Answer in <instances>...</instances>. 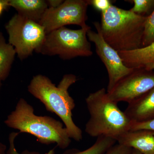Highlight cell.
<instances>
[{
	"instance_id": "23",
	"label": "cell",
	"mask_w": 154,
	"mask_h": 154,
	"mask_svg": "<svg viewBox=\"0 0 154 154\" xmlns=\"http://www.w3.org/2000/svg\"><path fill=\"white\" fill-rule=\"evenodd\" d=\"M9 5V0H0V16Z\"/></svg>"
},
{
	"instance_id": "26",
	"label": "cell",
	"mask_w": 154,
	"mask_h": 154,
	"mask_svg": "<svg viewBox=\"0 0 154 154\" xmlns=\"http://www.w3.org/2000/svg\"><path fill=\"white\" fill-rule=\"evenodd\" d=\"M131 154H142L140 152H139L138 151L136 150L135 149H133L132 151L131 152Z\"/></svg>"
},
{
	"instance_id": "22",
	"label": "cell",
	"mask_w": 154,
	"mask_h": 154,
	"mask_svg": "<svg viewBox=\"0 0 154 154\" xmlns=\"http://www.w3.org/2000/svg\"><path fill=\"white\" fill-rule=\"evenodd\" d=\"M63 1L62 0H48L47 2L48 8H56L61 5Z\"/></svg>"
},
{
	"instance_id": "12",
	"label": "cell",
	"mask_w": 154,
	"mask_h": 154,
	"mask_svg": "<svg viewBox=\"0 0 154 154\" xmlns=\"http://www.w3.org/2000/svg\"><path fill=\"white\" fill-rule=\"evenodd\" d=\"M117 52L127 67L145 69L154 61V42L138 49Z\"/></svg>"
},
{
	"instance_id": "25",
	"label": "cell",
	"mask_w": 154,
	"mask_h": 154,
	"mask_svg": "<svg viewBox=\"0 0 154 154\" xmlns=\"http://www.w3.org/2000/svg\"><path fill=\"white\" fill-rule=\"evenodd\" d=\"M145 69L149 71H152V70L154 69V61L152 63L150 64L146 67Z\"/></svg>"
},
{
	"instance_id": "7",
	"label": "cell",
	"mask_w": 154,
	"mask_h": 154,
	"mask_svg": "<svg viewBox=\"0 0 154 154\" xmlns=\"http://www.w3.org/2000/svg\"><path fill=\"white\" fill-rule=\"evenodd\" d=\"M88 0H66L56 8L46 10L38 23L44 28L46 34L67 25L88 27L86 24Z\"/></svg>"
},
{
	"instance_id": "14",
	"label": "cell",
	"mask_w": 154,
	"mask_h": 154,
	"mask_svg": "<svg viewBox=\"0 0 154 154\" xmlns=\"http://www.w3.org/2000/svg\"><path fill=\"white\" fill-rule=\"evenodd\" d=\"M16 54L14 47L6 42L0 31V79L5 81L10 75Z\"/></svg>"
},
{
	"instance_id": "4",
	"label": "cell",
	"mask_w": 154,
	"mask_h": 154,
	"mask_svg": "<svg viewBox=\"0 0 154 154\" xmlns=\"http://www.w3.org/2000/svg\"><path fill=\"white\" fill-rule=\"evenodd\" d=\"M85 102L90 118L85 131L90 136L107 137L116 140L130 130L132 122L119 109L117 103L109 99L105 88L89 94Z\"/></svg>"
},
{
	"instance_id": "15",
	"label": "cell",
	"mask_w": 154,
	"mask_h": 154,
	"mask_svg": "<svg viewBox=\"0 0 154 154\" xmlns=\"http://www.w3.org/2000/svg\"><path fill=\"white\" fill-rule=\"evenodd\" d=\"M114 139L105 136L97 137L93 145L85 150L72 149L66 151L63 154H105L111 147L115 144Z\"/></svg>"
},
{
	"instance_id": "1",
	"label": "cell",
	"mask_w": 154,
	"mask_h": 154,
	"mask_svg": "<svg viewBox=\"0 0 154 154\" xmlns=\"http://www.w3.org/2000/svg\"><path fill=\"white\" fill-rule=\"evenodd\" d=\"M77 81L75 75L66 74L57 87L48 77L38 74L33 77L28 90L44 105L47 111L55 113L60 118L70 138L79 142L83 139L82 131L73 120L72 110L75 104L68 92L70 87Z\"/></svg>"
},
{
	"instance_id": "10",
	"label": "cell",
	"mask_w": 154,
	"mask_h": 154,
	"mask_svg": "<svg viewBox=\"0 0 154 154\" xmlns=\"http://www.w3.org/2000/svg\"><path fill=\"white\" fill-rule=\"evenodd\" d=\"M124 112L132 123L154 118V89L128 103Z\"/></svg>"
},
{
	"instance_id": "24",
	"label": "cell",
	"mask_w": 154,
	"mask_h": 154,
	"mask_svg": "<svg viewBox=\"0 0 154 154\" xmlns=\"http://www.w3.org/2000/svg\"><path fill=\"white\" fill-rule=\"evenodd\" d=\"M7 151V146L2 143L0 142V154H6Z\"/></svg>"
},
{
	"instance_id": "20",
	"label": "cell",
	"mask_w": 154,
	"mask_h": 154,
	"mask_svg": "<svg viewBox=\"0 0 154 154\" xmlns=\"http://www.w3.org/2000/svg\"><path fill=\"white\" fill-rule=\"evenodd\" d=\"M89 5H91L98 11L104 12L109 8L112 5L109 0H88Z\"/></svg>"
},
{
	"instance_id": "21",
	"label": "cell",
	"mask_w": 154,
	"mask_h": 154,
	"mask_svg": "<svg viewBox=\"0 0 154 154\" xmlns=\"http://www.w3.org/2000/svg\"><path fill=\"white\" fill-rule=\"evenodd\" d=\"M132 149L117 143L111 147L105 154H131Z\"/></svg>"
},
{
	"instance_id": "18",
	"label": "cell",
	"mask_w": 154,
	"mask_h": 154,
	"mask_svg": "<svg viewBox=\"0 0 154 154\" xmlns=\"http://www.w3.org/2000/svg\"><path fill=\"white\" fill-rule=\"evenodd\" d=\"M19 134V132H13L9 134V148L7 149L6 154H42L38 152L29 151L28 150L22 152L21 153H19L15 146V141ZM45 154H55V150L54 149L50 150L49 151Z\"/></svg>"
},
{
	"instance_id": "17",
	"label": "cell",
	"mask_w": 154,
	"mask_h": 154,
	"mask_svg": "<svg viewBox=\"0 0 154 154\" xmlns=\"http://www.w3.org/2000/svg\"><path fill=\"white\" fill-rule=\"evenodd\" d=\"M131 2L134 5L130 11L142 17L143 14H147L154 7V0H133Z\"/></svg>"
},
{
	"instance_id": "27",
	"label": "cell",
	"mask_w": 154,
	"mask_h": 154,
	"mask_svg": "<svg viewBox=\"0 0 154 154\" xmlns=\"http://www.w3.org/2000/svg\"><path fill=\"white\" fill-rule=\"evenodd\" d=\"M2 80L0 79V91H1V88H2Z\"/></svg>"
},
{
	"instance_id": "8",
	"label": "cell",
	"mask_w": 154,
	"mask_h": 154,
	"mask_svg": "<svg viewBox=\"0 0 154 154\" xmlns=\"http://www.w3.org/2000/svg\"><path fill=\"white\" fill-rule=\"evenodd\" d=\"M144 68L133 69L116 83L109 92V99L113 102L128 103L134 101L154 89V74Z\"/></svg>"
},
{
	"instance_id": "5",
	"label": "cell",
	"mask_w": 154,
	"mask_h": 154,
	"mask_svg": "<svg viewBox=\"0 0 154 154\" xmlns=\"http://www.w3.org/2000/svg\"><path fill=\"white\" fill-rule=\"evenodd\" d=\"M90 26L72 30L62 27L46 34L39 53L48 56L58 55L64 60L74 58L88 57L93 55L87 33Z\"/></svg>"
},
{
	"instance_id": "11",
	"label": "cell",
	"mask_w": 154,
	"mask_h": 154,
	"mask_svg": "<svg viewBox=\"0 0 154 154\" xmlns=\"http://www.w3.org/2000/svg\"><path fill=\"white\" fill-rule=\"evenodd\" d=\"M116 141L119 144L136 150L142 154H154V135L148 131H129Z\"/></svg>"
},
{
	"instance_id": "16",
	"label": "cell",
	"mask_w": 154,
	"mask_h": 154,
	"mask_svg": "<svg viewBox=\"0 0 154 154\" xmlns=\"http://www.w3.org/2000/svg\"><path fill=\"white\" fill-rule=\"evenodd\" d=\"M154 42V10L147 17L145 22L142 46L145 47Z\"/></svg>"
},
{
	"instance_id": "13",
	"label": "cell",
	"mask_w": 154,
	"mask_h": 154,
	"mask_svg": "<svg viewBox=\"0 0 154 154\" xmlns=\"http://www.w3.org/2000/svg\"><path fill=\"white\" fill-rule=\"evenodd\" d=\"M9 5L17 14L37 22L48 8L47 1L45 0H9Z\"/></svg>"
},
{
	"instance_id": "9",
	"label": "cell",
	"mask_w": 154,
	"mask_h": 154,
	"mask_svg": "<svg viewBox=\"0 0 154 154\" xmlns=\"http://www.w3.org/2000/svg\"><path fill=\"white\" fill-rule=\"evenodd\" d=\"M96 32L89 29L87 33L89 40L95 44L96 53L105 65L108 75L107 92H109L119 80L132 71L125 66L118 52L107 44L100 30V23L94 22Z\"/></svg>"
},
{
	"instance_id": "2",
	"label": "cell",
	"mask_w": 154,
	"mask_h": 154,
	"mask_svg": "<svg viewBox=\"0 0 154 154\" xmlns=\"http://www.w3.org/2000/svg\"><path fill=\"white\" fill-rule=\"evenodd\" d=\"M4 123L19 133L32 135L43 144L56 143L60 148L66 149L71 142L67 130L63 123L51 116L36 115L34 108L23 98L7 116Z\"/></svg>"
},
{
	"instance_id": "6",
	"label": "cell",
	"mask_w": 154,
	"mask_h": 154,
	"mask_svg": "<svg viewBox=\"0 0 154 154\" xmlns=\"http://www.w3.org/2000/svg\"><path fill=\"white\" fill-rule=\"evenodd\" d=\"M8 43L14 47L18 57L24 60L35 51L39 53L46 33L38 22L15 14L6 23Z\"/></svg>"
},
{
	"instance_id": "3",
	"label": "cell",
	"mask_w": 154,
	"mask_h": 154,
	"mask_svg": "<svg viewBox=\"0 0 154 154\" xmlns=\"http://www.w3.org/2000/svg\"><path fill=\"white\" fill-rule=\"evenodd\" d=\"M147 17L113 5L101 12L100 30L107 44L117 51H128L143 47Z\"/></svg>"
},
{
	"instance_id": "19",
	"label": "cell",
	"mask_w": 154,
	"mask_h": 154,
	"mask_svg": "<svg viewBox=\"0 0 154 154\" xmlns=\"http://www.w3.org/2000/svg\"><path fill=\"white\" fill-rule=\"evenodd\" d=\"M146 130L154 135V118L142 122H133L130 131Z\"/></svg>"
}]
</instances>
